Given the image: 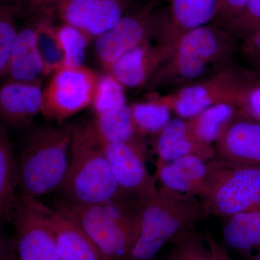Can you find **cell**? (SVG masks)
I'll list each match as a JSON object with an SVG mask.
<instances>
[{"mask_svg":"<svg viewBox=\"0 0 260 260\" xmlns=\"http://www.w3.org/2000/svg\"><path fill=\"white\" fill-rule=\"evenodd\" d=\"M208 216L199 198L177 194L158 186L138 200L136 237L126 260H154L168 243Z\"/></svg>","mask_w":260,"mask_h":260,"instance_id":"1","label":"cell"},{"mask_svg":"<svg viewBox=\"0 0 260 260\" xmlns=\"http://www.w3.org/2000/svg\"><path fill=\"white\" fill-rule=\"evenodd\" d=\"M15 154L19 195L37 198L59 191L69 167L72 126H28Z\"/></svg>","mask_w":260,"mask_h":260,"instance_id":"2","label":"cell"},{"mask_svg":"<svg viewBox=\"0 0 260 260\" xmlns=\"http://www.w3.org/2000/svg\"><path fill=\"white\" fill-rule=\"evenodd\" d=\"M69 167L59 191L63 200L83 205H100L124 194L98 138L92 121L72 126Z\"/></svg>","mask_w":260,"mask_h":260,"instance_id":"3","label":"cell"},{"mask_svg":"<svg viewBox=\"0 0 260 260\" xmlns=\"http://www.w3.org/2000/svg\"><path fill=\"white\" fill-rule=\"evenodd\" d=\"M54 209L72 219L93 241L104 260H126L137 232L138 200L125 194L100 205L58 200Z\"/></svg>","mask_w":260,"mask_h":260,"instance_id":"4","label":"cell"},{"mask_svg":"<svg viewBox=\"0 0 260 260\" xmlns=\"http://www.w3.org/2000/svg\"><path fill=\"white\" fill-rule=\"evenodd\" d=\"M208 215L228 218L260 210V168L240 167L209 160V175L200 198Z\"/></svg>","mask_w":260,"mask_h":260,"instance_id":"5","label":"cell"},{"mask_svg":"<svg viewBox=\"0 0 260 260\" xmlns=\"http://www.w3.org/2000/svg\"><path fill=\"white\" fill-rule=\"evenodd\" d=\"M243 73L244 68L234 60L201 81L176 89L165 95L151 93L178 117L189 119L214 104L228 103L236 107Z\"/></svg>","mask_w":260,"mask_h":260,"instance_id":"6","label":"cell"},{"mask_svg":"<svg viewBox=\"0 0 260 260\" xmlns=\"http://www.w3.org/2000/svg\"><path fill=\"white\" fill-rule=\"evenodd\" d=\"M99 75L85 65L56 70L43 89V116L49 121H60L90 107Z\"/></svg>","mask_w":260,"mask_h":260,"instance_id":"7","label":"cell"},{"mask_svg":"<svg viewBox=\"0 0 260 260\" xmlns=\"http://www.w3.org/2000/svg\"><path fill=\"white\" fill-rule=\"evenodd\" d=\"M48 209L37 198L18 194L10 222L18 260H61Z\"/></svg>","mask_w":260,"mask_h":260,"instance_id":"8","label":"cell"},{"mask_svg":"<svg viewBox=\"0 0 260 260\" xmlns=\"http://www.w3.org/2000/svg\"><path fill=\"white\" fill-rule=\"evenodd\" d=\"M155 5L152 3L123 15L114 26L95 39V54L105 72L128 51L156 40L159 14L154 11Z\"/></svg>","mask_w":260,"mask_h":260,"instance_id":"9","label":"cell"},{"mask_svg":"<svg viewBox=\"0 0 260 260\" xmlns=\"http://www.w3.org/2000/svg\"><path fill=\"white\" fill-rule=\"evenodd\" d=\"M100 143L113 175L124 194L142 200L156 191V178L148 172L141 140L130 143Z\"/></svg>","mask_w":260,"mask_h":260,"instance_id":"10","label":"cell"},{"mask_svg":"<svg viewBox=\"0 0 260 260\" xmlns=\"http://www.w3.org/2000/svg\"><path fill=\"white\" fill-rule=\"evenodd\" d=\"M214 148L222 161L260 168L259 119L238 110Z\"/></svg>","mask_w":260,"mask_h":260,"instance_id":"11","label":"cell"},{"mask_svg":"<svg viewBox=\"0 0 260 260\" xmlns=\"http://www.w3.org/2000/svg\"><path fill=\"white\" fill-rule=\"evenodd\" d=\"M128 5L129 0H67L57 13L63 23L95 39L120 20Z\"/></svg>","mask_w":260,"mask_h":260,"instance_id":"12","label":"cell"},{"mask_svg":"<svg viewBox=\"0 0 260 260\" xmlns=\"http://www.w3.org/2000/svg\"><path fill=\"white\" fill-rule=\"evenodd\" d=\"M220 0H171L167 13L159 14L156 42L174 49L186 32L213 21Z\"/></svg>","mask_w":260,"mask_h":260,"instance_id":"13","label":"cell"},{"mask_svg":"<svg viewBox=\"0 0 260 260\" xmlns=\"http://www.w3.org/2000/svg\"><path fill=\"white\" fill-rule=\"evenodd\" d=\"M40 80L4 81L0 86V124L7 131H18L31 125L42 110Z\"/></svg>","mask_w":260,"mask_h":260,"instance_id":"14","label":"cell"},{"mask_svg":"<svg viewBox=\"0 0 260 260\" xmlns=\"http://www.w3.org/2000/svg\"><path fill=\"white\" fill-rule=\"evenodd\" d=\"M237 46V39L226 29L208 24L183 35L174 49L198 56L221 70L235 60Z\"/></svg>","mask_w":260,"mask_h":260,"instance_id":"15","label":"cell"},{"mask_svg":"<svg viewBox=\"0 0 260 260\" xmlns=\"http://www.w3.org/2000/svg\"><path fill=\"white\" fill-rule=\"evenodd\" d=\"M154 41L145 42L121 56L106 73L124 88L145 86L157 68L167 60L174 49Z\"/></svg>","mask_w":260,"mask_h":260,"instance_id":"16","label":"cell"},{"mask_svg":"<svg viewBox=\"0 0 260 260\" xmlns=\"http://www.w3.org/2000/svg\"><path fill=\"white\" fill-rule=\"evenodd\" d=\"M221 70L198 56L174 49L172 55L157 68L145 87L150 93L164 89L174 90L206 79Z\"/></svg>","mask_w":260,"mask_h":260,"instance_id":"17","label":"cell"},{"mask_svg":"<svg viewBox=\"0 0 260 260\" xmlns=\"http://www.w3.org/2000/svg\"><path fill=\"white\" fill-rule=\"evenodd\" d=\"M155 174L160 187L200 199L206 188L209 160L199 155H186L173 161L156 165Z\"/></svg>","mask_w":260,"mask_h":260,"instance_id":"18","label":"cell"},{"mask_svg":"<svg viewBox=\"0 0 260 260\" xmlns=\"http://www.w3.org/2000/svg\"><path fill=\"white\" fill-rule=\"evenodd\" d=\"M155 153L156 165L173 161L181 157L197 155L210 160L216 156L214 146L200 143L191 133L187 119H171L157 135Z\"/></svg>","mask_w":260,"mask_h":260,"instance_id":"19","label":"cell"},{"mask_svg":"<svg viewBox=\"0 0 260 260\" xmlns=\"http://www.w3.org/2000/svg\"><path fill=\"white\" fill-rule=\"evenodd\" d=\"M48 216L61 260H104L93 241L72 219L49 207Z\"/></svg>","mask_w":260,"mask_h":260,"instance_id":"20","label":"cell"},{"mask_svg":"<svg viewBox=\"0 0 260 260\" xmlns=\"http://www.w3.org/2000/svg\"><path fill=\"white\" fill-rule=\"evenodd\" d=\"M37 20L18 31L4 81L34 82L44 75L36 37Z\"/></svg>","mask_w":260,"mask_h":260,"instance_id":"21","label":"cell"},{"mask_svg":"<svg viewBox=\"0 0 260 260\" xmlns=\"http://www.w3.org/2000/svg\"><path fill=\"white\" fill-rule=\"evenodd\" d=\"M222 235L223 245L246 254L260 251V210L244 212L225 218Z\"/></svg>","mask_w":260,"mask_h":260,"instance_id":"22","label":"cell"},{"mask_svg":"<svg viewBox=\"0 0 260 260\" xmlns=\"http://www.w3.org/2000/svg\"><path fill=\"white\" fill-rule=\"evenodd\" d=\"M18 197L14 148L8 132L0 124V226L11 222Z\"/></svg>","mask_w":260,"mask_h":260,"instance_id":"23","label":"cell"},{"mask_svg":"<svg viewBox=\"0 0 260 260\" xmlns=\"http://www.w3.org/2000/svg\"><path fill=\"white\" fill-rule=\"evenodd\" d=\"M173 247L166 260H227L225 246L211 234L194 229L181 234L172 242Z\"/></svg>","mask_w":260,"mask_h":260,"instance_id":"24","label":"cell"},{"mask_svg":"<svg viewBox=\"0 0 260 260\" xmlns=\"http://www.w3.org/2000/svg\"><path fill=\"white\" fill-rule=\"evenodd\" d=\"M98 138L105 143H130L140 140L131 106H121L95 115L92 121Z\"/></svg>","mask_w":260,"mask_h":260,"instance_id":"25","label":"cell"},{"mask_svg":"<svg viewBox=\"0 0 260 260\" xmlns=\"http://www.w3.org/2000/svg\"><path fill=\"white\" fill-rule=\"evenodd\" d=\"M238 109L232 104L220 103L207 108L187 119L192 135L200 143L214 146L232 120Z\"/></svg>","mask_w":260,"mask_h":260,"instance_id":"26","label":"cell"},{"mask_svg":"<svg viewBox=\"0 0 260 260\" xmlns=\"http://www.w3.org/2000/svg\"><path fill=\"white\" fill-rule=\"evenodd\" d=\"M37 20L36 37L39 56L44 67V75L64 68L65 52L58 37L57 27L51 22L52 15L40 14Z\"/></svg>","mask_w":260,"mask_h":260,"instance_id":"27","label":"cell"},{"mask_svg":"<svg viewBox=\"0 0 260 260\" xmlns=\"http://www.w3.org/2000/svg\"><path fill=\"white\" fill-rule=\"evenodd\" d=\"M135 126L140 136L157 135L170 121L172 110L153 93L146 101L131 105Z\"/></svg>","mask_w":260,"mask_h":260,"instance_id":"28","label":"cell"},{"mask_svg":"<svg viewBox=\"0 0 260 260\" xmlns=\"http://www.w3.org/2000/svg\"><path fill=\"white\" fill-rule=\"evenodd\" d=\"M126 104L124 87L109 73L99 75L91 105L95 115Z\"/></svg>","mask_w":260,"mask_h":260,"instance_id":"29","label":"cell"},{"mask_svg":"<svg viewBox=\"0 0 260 260\" xmlns=\"http://www.w3.org/2000/svg\"><path fill=\"white\" fill-rule=\"evenodd\" d=\"M18 16L14 3L0 5V81L4 80L9 69L10 59L18 30Z\"/></svg>","mask_w":260,"mask_h":260,"instance_id":"30","label":"cell"},{"mask_svg":"<svg viewBox=\"0 0 260 260\" xmlns=\"http://www.w3.org/2000/svg\"><path fill=\"white\" fill-rule=\"evenodd\" d=\"M57 34L65 52L64 67L84 66L87 49L92 39L79 29L66 23L57 27Z\"/></svg>","mask_w":260,"mask_h":260,"instance_id":"31","label":"cell"},{"mask_svg":"<svg viewBox=\"0 0 260 260\" xmlns=\"http://www.w3.org/2000/svg\"><path fill=\"white\" fill-rule=\"evenodd\" d=\"M221 27L237 41L260 30V0H250L240 13Z\"/></svg>","mask_w":260,"mask_h":260,"instance_id":"32","label":"cell"},{"mask_svg":"<svg viewBox=\"0 0 260 260\" xmlns=\"http://www.w3.org/2000/svg\"><path fill=\"white\" fill-rule=\"evenodd\" d=\"M245 69V68H244ZM236 107L260 120V76L244 70Z\"/></svg>","mask_w":260,"mask_h":260,"instance_id":"33","label":"cell"},{"mask_svg":"<svg viewBox=\"0 0 260 260\" xmlns=\"http://www.w3.org/2000/svg\"><path fill=\"white\" fill-rule=\"evenodd\" d=\"M236 59L243 68L260 76V30L237 41Z\"/></svg>","mask_w":260,"mask_h":260,"instance_id":"34","label":"cell"},{"mask_svg":"<svg viewBox=\"0 0 260 260\" xmlns=\"http://www.w3.org/2000/svg\"><path fill=\"white\" fill-rule=\"evenodd\" d=\"M250 0H220L218 11L214 18L215 25H224L231 19L237 16Z\"/></svg>","mask_w":260,"mask_h":260,"instance_id":"35","label":"cell"},{"mask_svg":"<svg viewBox=\"0 0 260 260\" xmlns=\"http://www.w3.org/2000/svg\"><path fill=\"white\" fill-rule=\"evenodd\" d=\"M47 0H16L14 3L17 15L29 16L42 14Z\"/></svg>","mask_w":260,"mask_h":260,"instance_id":"36","label":"cell"},{"mask_svg":"<svg viewBox=\"0 0 260 260\" xmlns=\"http://www.w3.org/2000/svg\"><path fill=\"white\" fill-rule=\"evenodd\" d=\"M0 260H18L13 238L7 235L0 226Z\"/></svg>","mask_w":260,"mask_h":260,"instance_id":"37","label":"cell"},{"mask_svg":"<svg viewBox=\"0 0 260 260\" xmlns=\"http://www.w3.org/2000/svg\"><path fill=\"white\" fill-rule=\"evenodd\" d=\"M67 0H47L45 8L42 14L52 15L54 11H57L58 8Z\"/></svg>","mask_w":260,"mask_h":260,"instance_id":"38","label":"cell"},{"mask_svg":"<svg viewBox=\"0 0 260 260\" xmlns=\"http://www.w3.org/2000/svg\"><path fill=\"white\" fill-rule=\"evenodd\" d=\"M243 260H260V251H258L255 254H251L250 256H246Z\"/></svg>","mask_w":260,"mask_h":260,"instance_id":"39","label":"cell"},{"mask_svg":"<svg viewBox=\"0 0 260 260\" xmlns=\"http://www.w3.org/2000/svg\"><path fill=\"white\" fill-rule=\"evenodd\" d=\"M227 260H233L232 258L230 257V256H229V258H228Z\"/></svg>","mask_w":260,"mask_h":260,"instance_id":"40","label":"cell"}]
</instances>
